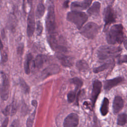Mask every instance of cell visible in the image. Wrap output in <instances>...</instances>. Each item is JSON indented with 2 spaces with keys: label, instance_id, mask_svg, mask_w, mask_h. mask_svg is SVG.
I'll list each match as a JSON object with an SVG mask.
<instances>
[{
  "label": "cell",
  "instance_id": "cell-1",
  "mask_svg": "<svg viewBox=\"0 0 127 127\" xmlns=\"http://www.w3.org/2000/svg\"><path fill=\"white\" fill-rule=\"evenodd\" d=\"M46 25L51 46L56 50L58 51L59 47L57 44L56 38V24L54 6L53 4H50L48 7L46 20Z\"/></svg>",
  "mask_w": 127,
  "mask_h": 127
},
{
  "label": "cell",
  "instance_id": "cell-2",
  "mask_svg": "<svg viewBox=\"0 0 127 127\" xmlns=\"http://www.w3.org/2000/svg\"><path fill=\"white\" fill-rule=\"evenodd\" d=\"M124 39L123 27L121 24L113 25L107 34V41L108 44L111 45L121 43Z\"/></svg>",
  "mask_w": 127,
  "mask_h": 127
},
{
  "label": "cell",
  "instance_id": "cell-3",
  "mask_svg": "<svg viewBox=\"0 0 127 127\" xmlns=\"http://www.w3.org/2000/svg\"><path fill=\"white\" fill-rule=\"evenodd\" d=\"M121 52L120 47L113 46H102L97 51V56L101 60L114 58L119 56Z\"/></svg>",
  "mask_w": 127,
  "mask_h": 127
},
{
  "label": "cell",
  "instance_id": "cell-4",
  "mask_svg": "<svg viewBox=\"0 0 127 127\" xmlns=\"http://www.w3.org/2000/svg\"><path fill=\"white\" fill-rule=\"evenodd\" d=\"M67 20L74 24L78 29H80L88 19V15L84 12L77 10H72L67 14Z\"/></svg>",
  "mask_w": 127,
  "mask_h": 127
},
{
  "label": "cell",
  "instance_id": "cell-5",
  "mask_svg": "<svg viewBox=\"0 0 127 127\" xmlns=\"http://www.w3.org/2000/svg\"><path fill=\"white\" fill-rule=\"evenodd\" d=\"M80 33L85 37L92 39L98 34L99 26L95 22H90L82 27L81 29Z\"/></svg>",
  "mask_w": 127,
  "mask_h": 127
},
{
  "label": "cell",
  "instance_id": "cell-6",
  "mask_svg": "<svg viewBox=\"0 0 127 127\" xmlns=\"http://www.w3.org/2000/svg\"><path fill=\"white\" fill-rule=\"evenodd\" d=\"M116 14L111 6H108L104 10V20L105 22V27L115 21Z\"/></svg>",
  "mask_w": 127,
  "mask_h": 127
},
{
  "label": "cell",
  "instance_id": "cell-7",
  "mask_svg": "<svg viewBox=\"0 0 127 127\" xmlns=\"http://www.w3.org/2000/svg\"><path fill=\"white\" fill-rule=\"evenodd\" d=\"M35 29V15L33 11L31 10L29 12L27 17V35L28 37L33 36Z\"/></svg>",
  "mask_w": 127,
  "mask_h": 127
},
{
  "label": "cell",
  "instance_id": "cell-8",
  "mask_svg": "<svg viewBox=\"0 0 127 127\" xmlns=\"http://www.w3.org/2000/svg\"><path fill=\"white\" fill-rule=\"evenodd\" d=\"M78 121V115L75 113H71L64 119V127H77Z\"/></svg>",
  "mask_w": 127,
  "mask_h": 127
},
{
  "label": "cell",
  "instance_id": "cell-9",
  "mask_svg": "<svg viewBox=\"0 0 127 127\" xmlns=\"http://www.w3.org/2000/svg\"><path fill=\"white\" fill-rule=\"evenodd\" d=\"M92 0H83V1H74L71 4L70 7L72 10H84L87 8L91 4Z\"/></svg>",
  "mask_w": 127,
  "mask_h": 127
},
{
  "label": "cell",
  "instance_id": "cell-10",
  "mask_svg": "<svg viewBox=\"0 0 127 127\" xmlns=\"http://www.w3.org/2000/svg\"><path fill=\"white\" fill-rule=\"evenodd\" d=\"M2 85L1 90V98L3 100H6L9 96V81L6 75L2 73Z\"/></svg>",
  "mask_w": 127,
  "mask_h": 127
},
{
  "label": "cell",
  "instance_id": "cell-11",
  "mask_svg": "<svg viewBox=\"0 0 127 127\" xmlns=\"http://www.w3.org/2000/svg\"><path fill=\"white\" fill-rule=\"evenodd\" d=\"M102 84L99 80H95L93 84V89L91 94V100L92 106H94L97 98L100 94L101 90Z\"/></svg>",
  "mask_w": 127,
  "mask_h": 127
},
{
  "label": "cell",
  "instance_id": "cell-12",
  "mask_svg": "<svg viewBox=\"0 0 127 127\" xmlns=\"http://www.w3.org/2000/svg\"><path fill=\"white\" fill-rule=\"evenodd\" d=\"M123 80V78L121 77H118L112 79L107 80L104 82V89L106 90H110L114 86L122 82Z\"/></svg>",
  "mask_w": 127,
  "mask_h": 127
},
{
  "label": "cell",
  "instance_id": "cell-13",
  "mask_svg": "<svg viewBox=\"0 0 127 127\" xmlns=\"http://www.w3.org/2000/svg\"><path fill=\"white\" fill-rule=\"evenodd\" d=\"M124 106V101L120 96H116L113 101V111L115 114L119 112Z\"/></svg>",
  "mask_w": 127,
  "mask_h": 127
},
{
  "label": "cell",
  "instance_id": "cell-14",
  "mask_svg": "<svg viewBox=\"0 0 127 127\" xmlns=\"http://www.w3.org/2000/svg\"><path fill=\"white\" fill-rule=\"evenodd\" d=\"M101 7V3L99 2L95 1L87 10V13L90 15L97 16L99 14Z\"/></svg>",
  "mask_w": 127,
  "mask_h": 127
},
{
  "label": "cell",
  "instance_id": "cell-15",
  "mask_svg": "<svg viewBox=\"0 0 127 127\" xmlns=\"http://www.w3.org/2000/svg\"><path fill=\"white\" fill-rule=\"evenodd\" d=\"M16 105L14 102H12L5 108V109L2 111V113L5 116H13L16 113Z\"/></svg>",
  "mask_w": 127,
  "mask_h": 127
},
{
  "label": "cell",
  "instance_id": "cell-16",
  "mask_svg": "<svg viewBox=\"0 0 127 127\" xmlns=\"http://www.w3.org/2000/svg\"><path fill=\"white\" fill-rule=\"evenodd\" d=\"M109 100L107 98H105L103 100L101 107L100 108V112L102 116H106L108 113L109 111Z\"/></svg>",
  "mask_w": 127,
  "mask_h": 127
},
{
  "label": "cell",
  "instance_id": "cell-17",
  "mask_svg": "<svg viewBox=\"0 0 127 127\" xmlns=\"http://www.w3.org/2000/svg\"><path fill=\"white\" fill-rule=\"evenodd\" d=\"M45 7L44 4L42 3H39L38 5H37V7L36 10V12H35V16L36 18L39 19L41 18L43 16L45 13Z\"/></svg>",
  "mask_w": 127,
  "mask_h": 127
},
{
  "label": "cell",
  "instance_id": "cell-18",
  "mask_svg": "<svg viewBox=\"0 0 127 127\" xmlns=\"http://www.w3.org/2000/svg\"><path fill=\"white\" fill-rule=\"evenodd\" d=\"M32 59V55L31 54H29L27 56L26 60V61L24 63V70L26 74H29L30 73V69L29 64H30V62L31 61Z\"/></svg>",
  "mask_w": 127,
  "mask_h": 127
},
{
  "label": "cell",
  "instance_id": "cell-19",
  "mask_svg": "<svg viewBox=\"0 0 127 127\" xmlns=\"http://www.w3.org/2000/svg\"><path fill=\"white\" fill-rule=\"evenodd\" d=\"M59 69V68L58 66L54 65H51L48 67H47L44 71V74H46V75H49L51 74H53L55 73H56L58 72V70Z\"/></svg>",
  "mask_w": 127,
  "mask_h": 127
},
{
  "label": "cell",
  "instance_id": "cell-20",
  "mask_svg": "<svg viewBox=\"0 0 127 127\" xmlns=\"http://www.w3.org/2000/svg\"><path fill=\"white\" fill-rule=\"evenodd\" d=\"M127 121V116L126 114H121L117 119V124L120 126L124 125Z\"/></svg>",
  "mask_w": 127,
  "mask_h": 127
},
{
  "label": "cell",
  "instance_id": "cell-21",
  "mask_svg": "<svg viewBox=\"0 0 127 127\" xmlns=\"http://www.w3.org/2000/svg\"><path fill=\"white\" fill-rule=\"evenodd\" d=\"M44 58L43 56L41 55H38L35 60V65L38 68H40L44 64Z\"/></svg>",
  "mask_w": 127,
  "mask_h": 127
},
{
  "label": "cell",
  "instance_id": "cell-22",
  "mask_svg": "<svg viewBox=\"0 0 127 127\" xmlns=\"http://www.w3.org/2000/svg\"><path fill=\"white\" fill-rule=\"evenodd\" d=\"M36 111L35 110L34 112L29 116L26 122V127H32L34 123V120L35 119Z\"/></svg>",
  "mask_w": 127,
  "mask_h": 127
},
{
  "label": "cell",
  "instance_id": "cell-23",
  "mask_svg": "<svg viewBox=\"0 0 127 127\" xmlns=\"http://www.w3.org/2000/svg\"><path fill=\"white\" fill-rule=\"evenodd\" d=\"M20 85H21L22 88L23 89V90H24V92L28 93L29 92V90H30L29 87L28 86V85L26 83L25 81L22 78L20 79Z\"/></svg>",
  "mask_w": 127,
  "mask_h": 127
},
{
  "label": "cell",
  "instance_id": "cell-24",
  "mask_svg": "<svg viewBox=\"0 0 127 127\" xmlns=\"http://www.w3.org/2000/svg\"><path fill=\"white\" fill-rule=\"evenodd\" d=\"M76 96V92L73 91H70L67 96V100L68 102L69 103H72L73 102Z\"/></svg>",
  "mask_w": 127,
  "mask_h": 127
},
{
  "label": "cell",
  "instance_id": "cell-25",
  "mask_svg": "<svg viewBox=\"0 0 127 127\" xmlns=\"http://www.w3.org/2000/svg\"><path fill=\"white\" fill-rule=\"evenodd\" d=\"M71 82L72 83H73L74 85H75V86L77 87L76 89H78V88H80L82 86V81L80 79H79L78 78L75 77V78H72L71 80Z\"/></svg>",
  "mask_w": 127,
  "mask_h": 127
},
{
  "label": "cell",
  "instance_id": "cell-26",
  "mask_svg": "<svg viewBox=\"0 0 127 127\" xmlns=\"http://www.w3.org/2000/svg\"><path fill=\"white\" fill-rule=\"evenodd\" d=\"M109 65H110V64H105L95 68L94 70V72L95 73H98V72L102 71L104 70H105V69H107L109 67Z\"/></svg>",
  "mask_w": 127,
  "mask_h": 127
},
{
  "label": "cell",
  "instance_id": "cell-27",
  "mask_svg": "<svg viewBox=\"0 0 127 127\" xmlns=\"http://www.w3.org/2000/svg\"><path fill=\"white\" fill-rule=\"evenodd\" d=\"M43 25L40 21H38L36 24V33L38 35H40L43 31Z\"/></svg>",
  "mask_w": 127,
  "mask_h": 127
},
{
  "label": "cell",
  "instance_id": "cell-28",
  "mask_svg": "<svg viewBox=\"0 0 127 127\" xmlns=\"http://www.w3.org/2000/svg\"><path fill=\"white\" fill-rule=\"evenodd\" d=\"M77 67L80 70H84L88 67V66L86 62L84 61H79L77 63Z\"/></svg>",
  "mask_w": 127,
  "mask_h": 127
},
{
  "label": "cell",
  "instance_id": "cell-29",
  "mask_svg": "<svg viewBox=\"0 0 127 127\" xmlns=\"http://www.w3.org/2000/svg\"><path fill=\"white\" fill-rule=\"evenodd\" d=\"M58 58L62 61V64H64V65H69L70 64V63H69V61L67 60V59L66 58V57L64 56V55H60V56H58Z\"/></svg>",
  "mask_w": 127,
  "mask_h": 127
},
{
  "label": "cell",
  "instance_id": "cell-30",
  "mask_svg": "<svg viewBox=\"0 0 127 127\" xmlns=\"http://www.w3.org/2000/svg\"><path fill=\"white\" fill-rule=\"evenodd\" d=\"M10 127H19V122L18 120H15L13 121Z\"/></svg>",
  "mask_w": 127,
  "mask_h": 127
},
{
  "label": "cell",
  "instance_id": "cell-31",
  "mask_svg": "<svg viewBox=\"0 0 127 127\" xmlns=\"http://www.w3.org/2000/svg\"><path fill=\"white\" fill-rule=\"evenodd\" d=\"M8 123V118H6L2 124L1 127H7Z\"/></svg>",
  "mask_w": 127,
  "mask_h": 127
},
{
  "label": "cell",
  "instance_id": "cell-32",
  "mask_svg": "<svg viewBox=\"0 0 127 127\" xmlns=\"http://www.w3.org/2000/svg\"><path fill=\"white\" fill-rule=\"evenodd\" d=\"M120 61L121 63H127V55H124L122 56L121 58Z\"/></svg>",
  "mask_w": 127,
  "mask_h": 127
},
{
  "label": "cell",
  "instance_id": "cell-33",
  "mask_svg": "<svg viewBox=\"0 0 127 127\" xmlns=\"http://www.w3.org/2000/svg\"><path fill=\"white\" fill-rule=\"evenodd\" d=\"M31 104L32 105L35 107V108H36L37 107V102L36 100H33L32 101V102H31Z\"/></svg>",
  "mask_w": 127,
  "mask_h": 127
},
{
  "label": "cell",
  "instance_id": "cell-34",
  "mask_svg": "<svg viewBox=\"0 0 127 127\" xmlns=\"http://www.w3.org/2000/svg\"><path fill=\"white\" fill-rule=\"evenodd\" d=\"M23 46H22V47L20 46V47H18L17 51H18V53L19 54H22V51H23Z\"/></svg>",
  "mask_w": 127,
  "mask_h": 127
},
{
  "label": "cell",
  "instance_id": "cell-35",
  "mask_svg": "<svg viewBox=\"0 0 127 127\" xmlns=\"http://www.w3.org/2000/svg\"><path fill=\"white\" fill-rule=\"evenodd\" d=\"M68 3H69V0H66V1L64 2V7H65V8L67 7L68 6Z\"/></svg>",
  "mask_w": 127,
  "mask_h": 127
},
{
  "label": "cell",
  "instance_id": "cell-36",
  "mask_svg": "<svg viewBox=\"0 0 127 127\" xmlns=\"http://www.w3.org/2000/svg\"><path fill=\"white\" fill-rule=\"evenodd\" d=\"M3 49V45H2V41L1 40V39H0V51L1 52L2 50Z\"/></svg>",
  "mask_w": 127,
  "mask_h": 127
},
{
  "label": "cell",
  "instance_id": "cell-37",
  "mask_svg": "<svg viewBox=\"0 0 127 127\" xmlns=\"http://www.w3.org/2000/svg\"><path fill=\"white\" fill-rule=\"evenodd\" d=\"M124 47H125V48L127 50V40H126L124 41Z\"/></svg>",
  "mask_w": 127,
  "mask_h": 127
},
{
  "label": "cell",
  "instance_id": "cell-38",
  "mask_svg": "<svg viewBox=\"0 0 127 127\" xmlns=\"http://www.w3.org/2000/svg\"><path fill=\"white\" fill-rule=\"evenodd\" d=\"M32 1H33V0H27V2H28V3L29 4H31L32 3Z\"/></svg>",
  "mask_w": 127,
  "mask_h": 127
},
{
  "label": "cell",
  "instance_id": "cell-39",
  "mask_svg": "<svg viewBox=\"0 0 127 127\" xmlns=\"http://www.w3.org/2000/svg\"><path fill=\"white\" fill-rule=\"evenodd\" d=\"M2 0H0V6H1L2 4Z\"/></svg>",
  "mask_w": 127,
  "mask_h": 127
}]
</instances>
